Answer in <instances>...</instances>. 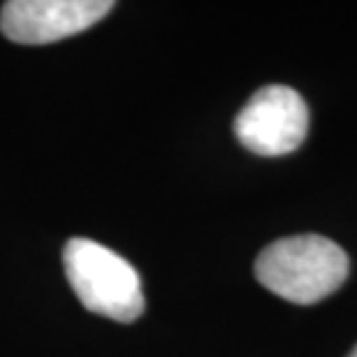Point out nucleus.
I'll return each instance as SVG.
<instances>
[{
	"label": "nucleus",
	"instance_id": "obj_1",
	"mask_svg": "<svg viewBox=\"0 0 357 357\" xmlns=\"http://www.w3.org/2000/svg\"><path fill=\"white\" fill-rule=\"evenodd\" d=\"M351 271L346 251L320 234H297L269 244L255 260V278L285 302L309 306L337 292Z\"/></svg>",
	"mask_w": 357,
	"mask_h": 357
},
{
	"label": "nucleus",
	"instance_id": "obj_2",
	"mask_svg": "<svg viewBox=\"0 0 357 357\" xmlns=\"http://www.w3.org/2000/svg\"><path fill=\"white\" fill-rule=\"evenodd\" d=\"M63 267L86 311L119 323H132L144 313L139 274L112 248L75 237L63 248Z\"/></svg>",
	"mask_w": 357,
	"mask_h": 357
},
{
	"label": "nucleus",
	"instance_id": "obj_3",
	"mask_svg": "<svg viewBox=\"0 0 357 357\" xmlns=\"http://www.w3.org/2000/svg\"><path fill=\"white\" fill-rule=\"evenodd\" d=\"M309 132V107L295 89L271 84L260 89L234 119V135L255 155L276 158L302 146Z\"/></svg>",
	"mask_w": 357,
	"mask_h": 357
},
{
	"label": "nucleus",
	"instance_id": "obj_4",
	"mask_svg": "<svg viewBox=\"0 0 357 357\" xmlns=\"http://www.w3.org/2000/svg\"><path fill=\"white\" fill-rule=\"evenodd\" d=\"M114 10L109 0H10L0 31L19 45H49L84 33Z\"/></svg>",
	"mask_w": 357,
	"mask_h": 357
},
{
	"label": "nucleus",
	"instance_id": "obj_5",
	"mask_svg": "<svg viewBox=\"0 0 357 357\" xmlns=\"http://www.w3.org/2000/svg\"><path fill=\"white\" fill-rule=\"evenodd\" d=\"M348 357H357V346L353 348V351H351V355H348Z\"/></svg>",
	"mask_w": 357,
	"mask_h": 357
}]
</instances>
